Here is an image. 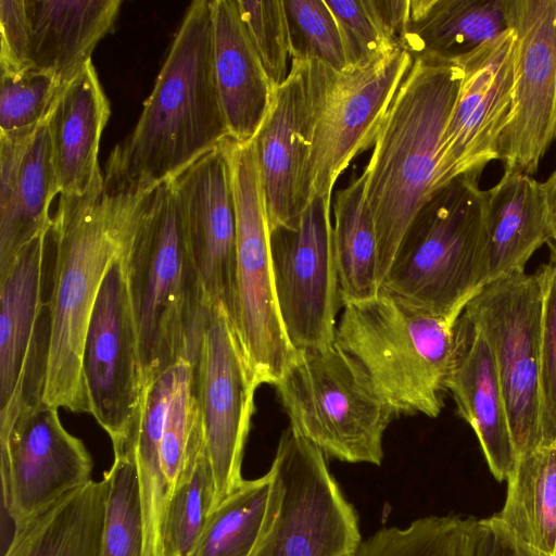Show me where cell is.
Here are the masks:
<instances>
[{"label":"cell","instance_id":"8fae6325","mask_svg":"<svg viewBox=\"0 0 556 556\" xmlns=\"http://www.w3.org/2000/svg\"><path fill=\"white\" fill-rule=\"evenodd\" d=\"M541 311L539 280L525 271L488 282L464 309L491 350L517 456L542 446Z\"/></svg>","mask_w":556,"mask_h":556},{"label":"cell","instance_id":"b9f144b4","mask_svg":"<svg viewBox=\"0 0 556 556\" xmlns=\"http://www.w3.org/2000/svg\"><path fill=\"white\" fill-rule=\"evenodd\" d=\"M542 184L545 192L547 220L552 241L556 237V169Z\"/></svg>","mask_w":556,"mask_h":556},{"label":"cell","instance_id":"9a60e30c","mask_svg":"<svg viewBox=\"0 0 556 556\" xmlns=\"http://www.w3.org/2000/svg\"><path fill=\"white\" fill-rule=\"evenodd\" d=\"M58 409L42 400L22 406L0 431L2 501L14 527L92 480L91 455L63 427Z\"/></svg>","mask_w":556,"mask_h":556},{"label":"cell","instance_id":"4fadbf2b","mask_svg":"<svg viewBox=\"0 0 556 556\" xmlns=\"http://www.w3.org/2000/svg\"><path fill=\"white\" fill-rule=\"evenodd\" d=\"M197 376L204 444L215 486L214 509L244 481L242 458L260 387L222 303L208 309Z\"/></svg>","mask_w":556,"mask_h":556},{"label":"cell","instance_id":"f1b7e54d","mask_svg":"<svg viewBox=\"0 0 556 556\" xmlns=\"http://www.w3.org/2000/svg\"><path fill=\"white\" fill-rule=\"evenodd\" d=\"M333 215L332 245L342 305L372 298L380 290L378 247L364 172L336 192Z\"/></svg>","mask_w":556,"mask_h":556},{"label":"cell","instance_id":"7bdbcfd3","mask_svg":"<svg viewBox=\"0 0 556 556\" xmlns=\"http://www.w3.org/2000/svg\"><path fill=\"white\" fill-rule=\"evenodd\" d=\"M552 241L553 242H548L551 247V252L556 254V237Z\"/></svg>","mask_w":556,"mask_h":556},{"label":"cell","instance_id":"7a4b0ae2","mask_svg":"<svg viewBox=\"0 0 556 556\" xmlns=\"http://www.w3.org/2000/svg\"><path fill=\"white\" fill-rule=\"evenodd\" d=\"M230 137L213 68L211 1L187 9L131 132L111 151L109 194H134L181 175Z\"/></svg>","mask_w":556,"mask_h":556},{"label":"cell","instance_id":"52a82bcc","mask_svg":"<svg viewBox=\"0 0 556 556\" xmlns=\"http://www.w3.org/2000/svg\"><path fill=\"white\" fill-rule=\"evenodd\" d=\"M275 387L289 427L326 457L381 465L383 434L395 414L336 342L295 349Z\"/></svg>","mask_w":556,"mask_h":556},{"label":"cell","instance_id":"60d3db41","mask_svg":"<svg viewBox=\"0 0 556 556\" xmlns=\"http://www.w3.org/2000/svg\"><path fill=\"white\" fill-rule=\"evenodd\" d=\"M472 556H552L531 545L497 515L478 519Z\"/></svg>","mask_w":556,"mask_h":556},{"label":"cell","instance_id":"30bf717a","mask_svg":"<svg viewBox=\"0 0 556 556\" xmlns=\"http://www.w3.org/2000/svg\"><path fill=\"white\" fill-rule=\"evenodd\" d=\"M236 214L237 268L232 314L241 346L260 386H275L295 353L279 313L264 194L252 140L226 139Z\"/></svg>","mask_w":556,"mask_h":556},{"label":"cell","instance_id":"5bb4252c","mask_svg":"<svg viewBox=\"0 0 556 556\" xmlns=\"http://www.w3.org/2000/svg\"><path fill=\"white\" fill-rule=\"evenodd\" d=\"M516 33L508 28L456 64L463 76L440 140L432 193L500 157L514 102Z\"/></svg>","mask_w":556,"mask_h":556},{"label":"cell","instance_id":"e575fe53","mask_svg":"<svg viewBox=\"0 0 556 556\" xmlns=\"http://www.w3.org/2000/svg\"><path fill=\"white\" fill-rule=\"evenodd\" d=\"M61 89L52 73L35 66L1 74L0 135L35 131L46 121Z\"/></svg>","mask_w":556,"mask_h":556},{"label":"cell","instance_id":"e0dca14e","mask_svg":"<svg viewBox=\"0 0 556 556\" xmlns=\"http://www.w3.org/2000/svg\"><path fill=\"white\" fill-rule=\"evenodd\" d=\"M507 16L515 85L498 160L504 170L532 176L556 137V0H507Z\"/></svg>","mask_w":556,"mask_h":556},{"label":"cell","instance_id":"ffe728a7","mask_svg":"<svg viewBox=\"0 0 556 556\" xmlns=\"http://www.w3.org/2000/svg\"><path fill=\"white\" fill-rule=\"evenodd\" d=\"M311 108L303 64L291 60L287 79L273 90L265 118L252 139L268 230L304 210L303 184L311 153Z\"/></svg>","mask_w":556,"mask_h":556},{"label":"cell","instance_id":"f546056e","mask_svg":"<svg viewBox=\"0 0 556 556\" xmlns=\"http://www.w3.org/2000/svg\"><path fill=\"white\" fill-rule=\"evenodd\" d=\"M497 516L519 536L556 556V442L517 456Z\"/></svg>","mask_w":556,"mask_h":556},{"label":"cell","instance_id":"ac0fdd59","mask_svg":"<svg viewBox=\"0 0 556 556\" xmlns=\"http://www.w3.org/2000/svg\"><path fill=\"white\" fill-rule=\"evenodd\" d=\"M49 231L27 243L0 271V430L12 425L23 405L42 400L49 337L42 298Z\"/></svg>","mask_w":556,"mask_h":556},{"label":"cell","instance_id":"ba28073f","mask_svg":"<svg viewBox=\"0 0 556 556\" xmlns=\"http://www.w3.org/2000/svg\"><path fill=\"white\" fill-rule=\"evenodd\" d=\"M413 61L402 48L368 66L343 71L317 60L302 61L312 119L304 207L315 195L331 201L342 172L357 154L374 146Z\"/></svg>","mask_w":556,"mask_h":556},{"label":"cell","instance_id":"f35d334b","mask_svg":"<svg viewBox=\"0 0 556 556\" xmlns=\"http://www.w3.org/2000/svg\"><path fill=\"white\" fill-rule=\"evenodd\" d=\"M542 293L541 428L542 446L556 442V254L535 274Z\"/></svg>","mask_w":556,"mask_h":556},{"label":"cell","instance_id":"4316f807","mask_svg":"<svg viewBox=\"0 0 556 556\" xmlns=\"http://www.w3.org/2000/svg\"><path fill=\"white\" fill-rule=\"evenodd\" d=\"M489 282L525 271L533 253L551 242L543 184L532 176L504 170L485 190Z\"/></svg>","mask_w":556,"mask_h":556},{"label":"cell","instance_id":"5b68a950","mask_svg":"<svg viewBox=\"0 0 556 556\" xmlns=\"http://www.w3.org/2000/svg\"><path fill=\"white\" fill-rule=\"evenodd\" d=\"M342 306L334 342L363 367L395 416L438 417L458 318L422 309L383 288Z\"/></svg>","mask_w":556,"mask_h":556},{"label":"cell","instance_id":"6da1fadb","mask_svg":"<svg viewBox=\"0 0 556 556\" xmlns=\"http://www.w3.org/2000/svg\"><path fill=\"white\" fill-rule=\"evenodd\" d=\"M110 195L137 332L143 387L199 362L208 309L188 247L175 179Z\"/></svg>","mask_w":556,"mask_h":556},{"label":"cell","instance_id":"1f68e13d","mask_svg":"<svg viewBox=\"0 0 556 556\" xmlns=\"http://www.w3.org/2000/svg\"><path fill=\"white\" fill-rule=\"evenodd\" d=\"M214 479L203 429L195 435L172 492L164 527V556H190L213 509Z\"/></svg>","mask_w":556,"mask_h":556},{"label":"cell","instance_id":"83f0119b","mask_svg":"<svg viewBox=\"0 0 556 556\" xmlns=\"http://www.w3.org/2000/svg\"><path fill=\"white\" fill-rule=\"evenodd\" d=\"M106 481L90 480L14 527L3 556H100Z\"/></svg>","mask_w":556,"mask_h":556},{"label":"cell","instance_id":"9c48e42d","mask_svg":"<svg viewBox=\"0 0 556 556\" xmlns=\"http://www.w3.org/2000/svg\"><path fill=\"white\" fill-rule=\"evenodd\" d=\"M324 453L288 427L269 468L271 490L251 556H355L357 514L329 471Z\"/></svg>","mask_w":556,"mask_h":556},{"label":"cell","instance_id":"7402d4cb","mask_svg":"<svg viewBox=\"0 0 556 556\" xmlns=\"http://www.w3.org/2000/svg\"><path fill=\"white\" fill-rule=\"evenodd\" d=\"M56 194L47 118L35 131L0 135V271L50 230L49 210Z\"/></svg>","mask_w":556,"mask_h":556},{"label":"cell","instance_id":"74e56055","mask_svg":"<svg viewBox=\"0 0 556 556\" xmlns=\"http://www.w3.org/2000/svg\"><path fill=\"white\" fill-rule=\"evenodd\" d=\"M342 38L346 68L368 66L399 48L386 37L370 0H325Z\"/></svg>","mask_w":556,"mask_h":556},{"label":"cell","instance_id":"d6a6232c","mask_svg":"<svg viewBox=\"0 0 556 556\" xmlns=\"http://www.w3.org/2000/svg\"><path fill=\"white\" fill-rule=\"evenodd\" d=\"M477 522L471 516H427L405 528H382L355 556H472Z\"/></svg>","mask_w":556,"mask_h":556},{"label":"cell","instance_id":"44dd1931","mask_svg":"<svg viewBox=\"0 0 556 556\" xmlns=\"http://www.w3.org/2000/svg\"><path fill=\"white\" fill-rule=\"evenodd\" d=\"M445 387L459 416L472 428L492 476L506 480L517 451L496 366L488 343L464 312L454 327Z\"/></svg>","mask_w":556,"mask_h":556},{"label":"cell","instance_id":"ab89813d","mask_svg":"<svg viewBox=\"0 0 556 556\" xmlns=\"http://www.w3.org/2000/svg\"><path fill=\"white\" fill-rule=\"evenodd\" d=\"M0 70L12 74L31 66L27 0H0Z\"/></svg>","mask_w":556,"mask_h":556},{"label":"cell","instance_id":"8992f818","mask_svg":"<svg viewBox=\"0 0 556 556\" xmlns=\"http://www.w3.org/2000/svg\"><path fill=\"white\" fill-rule=\"evenodd\" d=\"M466 175L435 190L410 224L381 287L458 318L489 282L485 190Z\"/></svg>","mask_w":556,"mask_h":556},{"label":"cell","instance_id":"d6986e66","mask_svg":"<svg viewBox=\"0 0 556 556\" xmlns=\"http://www.w3.org/2000/svg\"><path fill=\"white\" fill-rule=\"evenodd\" d=\"M186 237L204 305L222 303L232 319L237 232L230 170L222 144L175 178Z\"/></svg>","mask_w":556,"mask_h":556},{"label":"cell","instance_id":"484cf974","mask_svg":"<svg viewBox=\"0 0 556 556\" xmlns=\"http://www.w3.org/2000/svg\"><path fill=\"white\" fill-rule=\"evenodd\" d=\"M508 28L507 0H409L401 48L413 60L456 64Z\"/></svg>","mask_w":556,"mask_h":556},{"label":"cell","instance_id":"2e32d148","mask_svg":"<svg viewBox=\"0 0 556 556\" xmlns=\"http://www.w3.org/2000/svg\"><path fill=\"white\" fill-rule=\"evenodd\" d=\"M83 379L89 414L113 450L130 437L143 383L126 271L118 256L108 269L86 331Z\"/></svg>","mask_w":556,"mask_h":556},{"label":"cell","instance_id":"8d00e7d4","mask_svg":"<svg viewBox=\"0 0 556 556\" xmlns=\"http://www.w3.org/2000/svg\"><path fill=\"white\" fill-rule=\"evenodd\" d=\"M240 18L273 89L288 77L291 60L283 0H236Z\"/></svg>","mask_w":556,"mask_h":556},{"label":"cell","instance_id":"4dcf8cb0","mask_svg":"<svg viewBox=\"0 0 556 556\" xmlns=\"http://www.w3.org/2000/svg\"><path fill=\"white\" fill-rule=\"evenodd\" d=\"M271 473L244 480L208 515L190 556H251L262 533Z\"/></svg>","mask_w":556,"mask_h":556},{"label":"cell","instance_id":"cb8c5ba5","mask_svg":"<svg viewBox=\"0 0 556 556\" xmlns=\"http://www.w3.org/2000/svg\"><path fill=\"white\" fill-rule=\"evenodd\" d=\"M213 68L230 138L249 142L268 111L273 87L236 0H211Z\"/></svg>","mask_w":556,"mask_h":556},{"label":"cell","instance_id":"d4e9b609","mask_svg":"<svg viewBox=\"0 0 556 556\" xmlns=\"http://www.w3.org/2000/svg\"><path fill=\"white\" fill-rule=\"evenodd\" d=\"M121 0H27L31 66L52 73L63 88L114 30Z\"/></svg>","mask_w":556,"mask_h":556},{"label":"cell","instance_id":"277c9868","mask_svg":"<svg viewBox=\"0 0 556 556\" xmlns=\"http://www.w3.org/2000/svg\"><path fill=\"white\" fill-rule=\"evenodd\" d=\"M50 238L54 247L42 401L89 413L83 349L102 280L119 256V241L102 173L83 194H60Z\"/></svg>","mask_w":556,"mask_h":556},{"label":"cell","instance_id":"7c38bea8","mask_svg":"<svg viewBox=\"0 0 556 556\" xmlns=\"http://www.w3.org/2000/svg\"><path fill=\"white\" fill-rule=\"evenodd\" d=\"M275 293L295 349L334 343L342 305L332 245L331 201L315 195L289 224L269 230Z\"/></svg>","mask_w":556,"mask_h":556},{"label":"cell","instance_id":"836d02e7","mask_svg":"<svg viewBox=\"0 0 556 556\" xmlns=\"http://www.w3.org/2000/svg\"><path fill=\"white\" fill-rule=\"evenodd\" d=\"M103 478L106 481V500L100 556H142L140 488L129 442L114 448L113 464Z\"/></svg>","mask_w":556,"mask_h":556},{"label":"cell","instance_id":"d590c367","mask_svg":"<svg viewBox=\"0 0 556 556\" xmlns=\"http://www.w3.org/2000/svg\"><path fill=\"white\" fill-rule=\"evenodd\" d=\"M291 60H317L346 68L338 23L325 0H283Z\"/></svg>","mask_w":556,"mask_h":556},{"label":"cell","instance_id":"3957f363","mask_svg":"<svg viewBox=\"0 0 556 556\" xmlns=\"http://www.w3.org/2000/svg\"><path fill=\"white\" fill-rule=\"evenodd\" d=\"M463 71L414 60L382 119L364 169L380 287L414 218L432 194L441 136Z\"/></svg>","mask_w":556,"mask_h":556},{"label":"cell","instance_id":"603a6c76","mask_svg":"<svg viewBox=\"0 0 556 556\" xmlns=\"http://www.w3.org/2000/svg\"><path fill=\"white\" fill-rule=\"evenodd\" d=\"M111 115L91 61L59 92L47 116L60 194L85 193L101 173L98 151Z\"/></svg>","mask_w":556,"mask_h":556}]
</instances>
